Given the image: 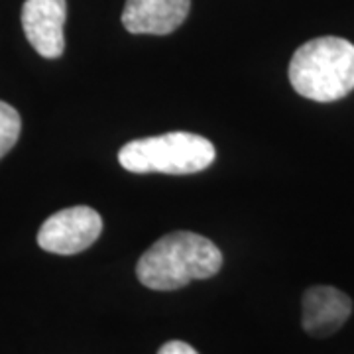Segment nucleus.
Segmentation results:
<instances>
[{
	"label": "nucleus",
	"instance_id": "nucleus-4",
	"mask_svg": "<svg viewBox=\"0 0 354 354\" xmlns=\"http://www.w3.org/2000/svg\"><path fill=\"white\" fill-rule=\"evenodd\" d=\"M101 215L85 205L62 209L39 227L38 244L46 252L71 256L87 250L101 236Z\"/></svg>",
	"mask_w": 354,
	"mask_h": 354
},
{
	"label": "nucleus",
	"instance_id": "nucleus-3",
	"mask_svg": "<svg viewBox=\"0 0 354 354\" xmlns=\"http://www.w3.org/2000/svg\"><path fill=\"white\" fill-rule=\"evenodd\" d=\"M215 158L213 142L193 132H167L162 136L132 140L118 152V162L127 171L167 176L203 171Z\"/></svg>",
	"mask_w": 354,
	"mask_h": 354
},
{
	"label": "nucleus",
	"instance_id": "nucleus-1",
	"mask_svg": "<svg viewBox=\"0 0 354 354\" xmlns=\"http://www.w3.org/2000/svg\"><path fill=\"white\" fill-rule=\"evenodd\" d=\"M221 268L223 254L213 242L189 230H177L140 256L136 276L148 290L174 291L193 279L213 278Z\"/></svg>",
	"mask_w": 354,
	"mask_h": 354
},
{
	"label": "nucleus",
	"instance_id": "nucleus-8",
	"mask_svg": "<svg viewBox=\"0 0 354 354\" xmlns=\"http://www.w3.org/2000/svg\"><path fill=\"white\" fill-rule=\"evenodd\" d=\"M22 120L18 111L8 102L0 101V158L6 156L20 138Z\"/></svg>",
	"mask_w": 354,
	"mask_h": 354
},
{
	"label": "nucleus",
	"instance_id": "nucleus-9",
	"mask_svg": "<svg viewBox=\"0 0 354 354\" xmlns=\"http://www.w3.org/2000/svg\"><path fill=\"white\" fill-rule=\"evenodd\" d=\"M158 354H199V353H197L191 344H187V342L169 341V342H165Z\"/></svg>",
	"mask_w": 354,
	"mask_h": 354
},
{
	"label": "nucleus",
	"instance_id": "nucleus-5",
	"mask_svg": "<svg viewBox=\"0 0 354 354\" xmlns=\"http://www.w3.org/2000/svg\"><path fill=\"white\" fill-rule=\"evenodd\" d=\"M67 16L65 0H26L22 6V28L32 48L46 59L64 55V26Z\"/></svg>",
	"mask_w": 354,
	"mask_h": 354
},
{
	"label": "nucleus",
	"instance_id": "nucleus-2",
	"mask_svg": "<svg viewBox=\"0 0 354 354\" xmlns=\"http://www.w3.org/2000/svg\"><path fill=\"white\" fill-rule=\"evenodd\" d=\"M290 83L317 102L344 99L354 88V44L337 36L305 41L290 62Z\"/></svg>",
	"mask_w": 354,
	"mask_h": 354
},
{
	"label": "nucleus",
	"instance_id": "nucleus-7",
	"mask_svg": "<svg viewBox=\"0 0 354 354\" xmlns=\"http://www.w3.org/2000/svg\"><path fill=\"white\" fill-rule=\"evenodd\" d=\"M191 0H127L122 24L130 34L165 36L185 22Z\"/></svg>",
	"mask_w": 354,
	"mask_h": 354
},
{
	"label": "nucleus",
	"instance_id": "nucleus-6",
	"mask_svg": "<svg viewBox=\"0 0 354 354\" xmlns=\"http://www.w3.org/2000/svg\"><path fill=\"white\" fill-rule=\"evenodd\" d=\"M301 325L311 337H330L353 313V301L346 293L330 286H315L304 293Z\"/></svg>",
	"mask_w": 354,
	"mask_h": 354
}]
</instances>
